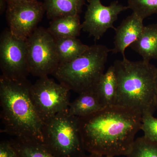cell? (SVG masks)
<instances>
[{"instance_id":"obj_1","label":"cell","mask_w":157,"mask_h":157,"mask_svg":"<svg viewBox=\"0 0 157 157\" xmlns=\"http://www.w3.org/2000/svg\"><path fill=\"white\" fill-rule=\"evenodd\" d=\"M141 123L142 115L115 105L78 117L86 152L109 157L127 155Z\"/></svg>"},{"instance_id":"obj_2","label":"cell","mask_w":157,"mask_h":157,"mask_svg":"<svg viewBox=\"0 0 157 157\" xmlns=\"http://www.w3.org/2000/svg\"><path fill=\"white\" fill-rule=\"evenodd\" d=\"M32 83L27 78L0 77L1 119L4 132L15 138L44 143V123L31 100Z\"/></svg>"},{"instance_id":"obj_3","label":"cell","mask_w":157,"mask_h":157,"mask_svg":"<svg viewBox=\"0 0 157 157\" xmlns=\"http://www.w3.org/2000/svg\"><path fill=\"white\" fill-rule=\"evenodd\" d=\"M117 80L115 106L124 107L142 116L153 114L156 108L157 68L143 60L126 58L113 63Z\"/></svg>"},{"instance_id":"obj_4","label":"cell","mask_w":157,"mask_h":157,"mask_svg":"<svg viewBox=\"0 0 157 157\" xmlns=\"http://www.w3.org/2000/svg\"><path fill=\"white\" fill-rule=\"evenodd\" d=\"M105 45L95 44L75 59L61 63L52 75L70 91L95 92L104 74L109 52Z\"/></svg>"},{"instance_id":"obj_5","label":"cell","mask_w":157,"mask_h":157,"mask_svg":"<svg viewBox=\"0 0 157 157\" xmlns=\"http://www.w3.org/2000/svg\"><path fill=\"white\" fill-rule=\"evenodd\" d=\"M44 144L56 157H81L86 154L79 131L78 117L67 110L44 124Z\"/></svg>"},{"instance_id":"obj_6","label":"cell","mask_w":157,"mask_h":157,"mask_svg":"<svg viewBox=\"0 0 157 157\" xmlns=\"http://www.w3.org/2000/svg\"><path fill=\"white\" fill-rule=\"evenodd\" d=\"M70 90L48 76L39 78L31 85V100L44 123L57 114L67 110Z\"/></svg>"},{"instance_id":"obj_7","label":"cell","mask_w":157,"mask_h":157,"mask_svg":"<svg viewBox=\"0 0 157 157\" xmlns=\"http://www.w3.org/2000/svg\"><path fill=\"white\" fill-rule=\"evenodd\" d=\"M27 42L30 74L39 78L53 74L60 64L53 36L47 29L39 27Z\"/></svg>"},{"instance_id":"obj_8","label":"cell","mask_w":157,"mask_h":157,"mask_svg":"<svg viewBox=\"0 0 157 157\" xmlns=\"http://www.w3.org/2000/svg\"><path fill=\"white\" fill-rule=\"evenodd\" d=\"M0 68L2 75L9 79H25L30 74L27 39L15 36L9 29L0 37Z\"/></svg>"},{"instance_id":"obj_9","label":"cell","mask_w":157,"mask_h":157,"mask_svg":"<svg viewBox=\"0 0 157 157\" xmlns=\"http://www.w3.org/2000/svg\"><path fill=\"white\" fill-rule=\"evenodd\" d=\"M45 13L44 3L39 1L9 3L6 17L9 30L17 38L26 40Z\"/></svg>"},{"instance_id":"obj_10","label":"cell","mask_w":157,"mask_h":157,"mask_svg":"<svg viewBox=\"0 0 157 157\" xmlns=\"http://www.w3.org/2000/svg\"><path fill=\"white\" fill-rule=\"evenodd\" d=\"M87 9L84 20L82 24V30L93 37L95 40H100L109 29L115 30L113 24L121 12L129 9L128 6L113 1L105 6L101 0H87Z\"/></svg>"},{"instance_id":"obj_11","label":"cell","mask_w":157,"mask_h":157,"mask_svg":"<svg viewBox=\"0 0 157 157\" xmlns=\"http://www.w3.org/2000/svg\"><path fill=\"white\" fill-rule=\"evenodd\" d=\"M143 20L133 12L116 28L114 47L111 49L113 53H121L123 58L126 57V49L138 39L143 31Z\"/></svg>"},{"instance_id":"obj_12","label":"cell","mask_w":157,"mask_h":157,"mask_svg":"<svg viewBox=\"0 0 157 157\" xmlns=\"http://www.w3.org/2000/svg\"><path fill=\"white\" fill-rule=\"evenodd\" d=\"M142 57L143 60L150 62L157 59V24L144 26L140 36L130 46Z\"/></svg>"},{"instance_id":"obj_13","label":"cell","mask_w":157,"mask_h":157,"mask_svg":"<svg viewBox=\"0 0 157 157\" xmlns=\"http://www.w3.org/2000/svg\"><path fill=\"white\" fill-rule=\"evenodd\" d=\"M47 29L55 39L77 38L82 30L79 15H67L51 20Z\"/></svg>"},{"instance_id":"obj_14","label":"cell","mask_w":157,"mask_h":157,"mask_svg":"<svg viewBox=\"0 0 157 157\" xmlns=\"http://www.w3.org/2000/svg\"><path fill=\"white\" fill-rule=\"evenodd\" d=\"M117 89V77L113 65L103 74L95 91L104 108L115 105Z\"/></svg>"},{"instance_id":"obj_15","label":"cell","mask_w":157,"mask_h":157,"mask_svg":"<svg viewBox=\"0 0 157 157\" xmlns=\"http://www.w3.org/2000/svg\"><path fill=\"white\" fill-rule=\"evenodd\" d=\"M95 92L79 94L73 102H70L67 111L69 114L80 117L91 115L103 109Z\"/></svg>"},{"instance_id":"obj_16","label":"cell","mask_w":157,"mask_h":157,"mask_svg":"<svg viewBox=\"0 0 157 157\" xmlns=\"http://www.w3.org/2000/svg\"><path fill=\"white\" fill-rule=\"evenodd\" d=\"M45 13L48 19L81 13L86 0H43Z\"/></svg>"},{"instance_id":"obj_17","label":"cell","mask_w":157,"mask_h":157,"mask_svg":"<svg viewBox=\"0 0 157 157\" xmlns=\"http://www.w3.org/2000/svg\"><path fill=\"white\" fill-rule=\"evenodd\" d=\"M55 39L60 63L75 59L84 53L90 47L77 38Z\"/></svg>"},{"instance_id":"obj_18","label":"cell","mask_w":157,"mask_h":157,"mask_svg":"<svg viewBox=\"0 0 157 157\" xmlns=\"http://www.w3.org/2000/svg\"><path fill=\"white\" fill-rule=\"evenodd\" d=\"M10 141L19 157H56L43 142L17 138Z\"/></svg>"},{"instance_id":"obj_19","label":"cell","mask_w":157,"mask_h":157,"mask_svg":"<svg viewBox=\"0 0 157 157\" xmlns=\"http://www.w3.org/2000/svg\"><path fill=\"white\" fill-rule=\"evenodd\" d=\"M127 157H157V141L144 136L135 139Z\"/></svg>"},{"instance_id":"obj_20","label":"cell","mask_w":157,"mask_h":157,"mask_svg":"<svg viewBox=\"0 0 157 157\" xmlns=\"http://www.w3.org/2000/svg\"><path fill=\"white\" fill-rule=\"evenodd\" d=\"M128 4L129 9L144 20L157 13V0H128Z\"/></svg>"},{"instance_id":"obj_21","label":"cell","mask_w":157,"mask_h":157,"mask_svg":"<svg viewBox=\"0 0 157 157\" xmlns=\"http://www.w3.org/2000/svg\"><path fill=\"white\" fill-rule=\"evenodd\" d=\"M144 136L152 140L157 141V118L153 114H144L142 116L141 128Z\"/></svg>"},{"instance_id":"obj_22","label":"cell","mask_w":157,"mask_h":157,"mask_svg":"<svg viewBox=\"0 0 157 157\" xmlns=\"http://www.w3.org/2000/svg\"><path fill=\"white\" fill-rule=\"evenodd\" d=\"M0 157H19L11 141L3 140L0 143Z\"/></svg>"},{"instance_id":"obj_23","label":"cell","mask_w":157,"mask_h":157,"mask_svg":"<svg viewBox=\"0 0 157 157\" xmlns=\"http://www.w3.org/2000/svg\"><path fill=\"white\" fill-rule=\"evenodd\" d=\"M8 0H0V14H2L6 11L8 6Z\"/></svg>"},{"instance_id":"obj_24","label":"cell","mask_w":157,"mask_h":157,"mask_svg":"<svg viewBox=\"0 0 157 157\" xmlns=\"http://www.w3.org/2000/svg\"><path fill=\"white\" fill-rule=\"evenodd\" d=\"M39 0H8V3L21 2H32L37 1Z\"/></svg>"},{"instance_id":"obj_25","label":"cell","mask_w":157,"mask_h":157,"mask_svg":"<svg viewBox=\"0 0 157 157\" xmlns=\"http://www.w3.org/2000/svg\"><path fill=\"white\" fill-rule=\"evenodd\" d=\"M81 157H109L101 155H98L97 154H94L89 153L88 155H86V154H85L84 155L82 156Z\"/></svg>"},{"instance_id":"obj_26","label":"cell","mask_w":157,"mask_h":157,"mask_svg":"<svg viewBox=\"0 0 157 157\" xmlns=\"http://www.w3.org/2000/svg\"><path fill=\"white\" fill-rule=\"evenodd\" d=\"M156 108L157 109V71L156 73Z\"/></svg>"}]
</instances>
